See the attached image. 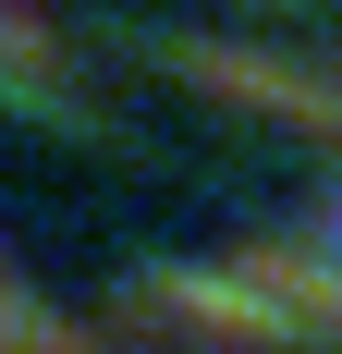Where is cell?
I'll return each instance as SVG.
<instances>
[{
  "label": "cell",
  "instance_id": "1",
  "mask_svg": "<svg viewBox=\"0 0 342 354\" xmlns=\"http://www.w3.org/2000/svg\"><path fill=\"white\" fill-rule=\"evenodd\" d=\"M0 98L49 135H98V98L73 86V37L49 25V0H0Z\"/></svg>",
  "mask_w": 342,
  "mask_h": 354
},
{
  "label": "cell",
  "instance_id": "2",
  "mask_svg": "<svg viewBox=\"0 0 342 354\" xmlns=\"http://www.w3.org/2000/svg\"><path fill=\"white\" fill-rule=\"evenodd\" d=\"M281 12H294V0H281Z\"/></svg>",
  "mask_w": 342,
  "mask_h": 354
}]
</instances>
